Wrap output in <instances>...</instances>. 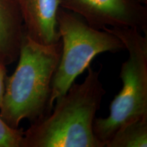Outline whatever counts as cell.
I'll return each mask as SVG.
<instances>
[{"instance_id": "8", "label": "cell", "mask_w": 147, "mask_h": 147, "mask_svg": "<svg viewBox=\"0 0 147 147\" xmlns=\"http://www.w3.org/2000/svg\"><path fill=\"white\" fill-rule=\"evenodd\" d=\"M147 119L132 121L119 128L105 147H146Z\"/></svg>"}, {"instance_id": "9", "label": "cell", "mask_w": 147, "mask_h": 147, "mask_svg": "<svg viewBox=\"0 0 147 147\" xmlns=\"http://www.w3.org/2000/svg\"><path fill=\"white\" fill-rule=\"evenodd\" d=\"M23 131L11 127L0 117V147H21Z\"/></svg>"}, {"instance_id": "1", "label": "cell", "mask_w": 147, "mask_h": 147, "mask_svg": "<svg viewBox=\"0 0 147 147\" xmlns=\"http://www.w3.org/2000/svg\"><path fill=\"white\" fill-rule=\"evenodd\" d=\"M98 69L87 67L80 84H71L56 100L52 113L33 121L23 131L21 147H105L95 136L93 123L106 94Z\"/></svg>"}, {"instance_id": "7", "label": "cell", "mask_w": 147, "mask_h": 147, "mask_svg": "<svg viewBox=\"0 0 147 147\" xmlns=\"http://www.w3.org/2000/svg\"><path fill=\"white\" fill-rule=\"evenodd\" d=\"M25 36L23 21L16 0H0V62L18 60Z\"/></svg>"}, {"instance_id": "5", "label": "cell", "mask_w": 147, "mask_h": 147, "mask_svg": "<svg viewBox=\"0 0 147 147\" xmlns=\"http://www.w3.org/2000/svg\"><path fill=\"white\" fill-rule=\"evenodd\" d=\"M60 7L94 29L129 27L147 35V8L139 0H60Z\"/></svg>"}, {"instance_id": "3", "label": "cell", "mask_w": 147, "mask_h": 147, "mask_svg": "<svg viewBox=\"0 0 147 147\" xmlns=\"http://www.w3.org/2000/svg\"><path fill=\"white\" fill-rule=\"evenodd\" d=\"M104 30L118 37L129 54L121 68L122 89L110 104L109 115L93 123L95 136L105 146L121 126L147 119V35L129 27Z\"/></svg>"}, {"instance_id": "2", "label": "cell", "mask_w": 147, "mask_h": 147, "mask_svg": "<svg viewBox=\"0 0 147 147\" xmlns=\"http://www.w3.org/2000/svg\"><path fill=\"white\" fill-rule=\"evenodd\" d=\"M61 55V42L42 45L25 34L15 71L5 78L0 117L17 129L23 119L34 121L48 114L55 73Z\"/></svg>"}, {"instance_id": "10", "label": "cell", "mask_w": 147, "mask_h": 147, "mask_svg": "<svg viewBox=\"0 0 147 147\" xmlns=\"http://www.w3.org/2000/svg\"><path fill=\"white\" fill-rule=\"evenodd\" d=\"M5 78H6V68L5 65L0 62V108L2 104L3 97L5 91Z\"/></svg>"}, {"instance_id": "6", "label": "cell", "mask_w": 147, "mask_h": 147, "mask_svg": "<svg viewBox=\"0 0 147 147\" xmlns=\"http://www.w3.org/2000/svg\"><path fill=\"white\" fill-rule=\"evenodd\" d=\"M25 34L35 42L53 45L60 41L57 16L60 0H16Z\"/></svg>"}, {"instance_id": "11", "label": "cell", "mask_w": 147, "mask_h": 147, "mask_svg": "<svg viewBox=\"0 0 147 147\" xmlns=\"http://www.w3.org/2000/svg\"><path fill=\"white\" fill-rule=\"evenodd\" d=\"M140 1L141 3H142L143 4H145L146 5L147 3V0H139Z\"/></svg>"}, {"instance_id": "4", "label": "cell", "mask_w": 147, "mask_h": 147, "mask_svg": "<svg viewBox=\"0 0 147 147\" xmlns=\"http://www.w3.org/2000/svg\"><path fill=\"white\" fill-rule=\"evenodd\" d=\"M57 21L61 55L53 79L48 114L53 110L55 100L65 94L95 56L125 49L118 37L106 30L93 28L78 14L61 7Z\"/></svg>"}]
</instances>
